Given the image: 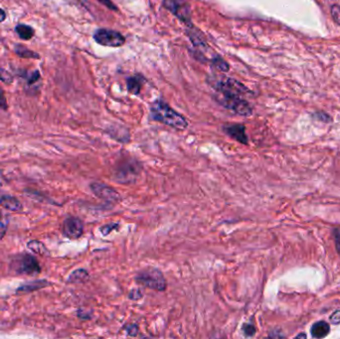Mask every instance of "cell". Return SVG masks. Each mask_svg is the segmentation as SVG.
<instances>
[{
  "mask_svg": "<svg viewBox=\"0 0 340 339\" xmlns=\"http://www.w3.org/2000/svg\"><path fill=\"white\" fill-rule=\"evenodd\" d=\"M313 118H315L316 120L320 121V122H323V123H331L332 122V119L329 115H327L326 113H323V112H316L312 115Z\"/></svg>",
  "mask_w": 340,
  "mask_h": 339,
  "instance_id": "cell-26",
  "label": "cell"
},
{
  "mask_svg": "<svg viewBox=\"0 0 340 339\" xmlns=\"http://www.w3.org/2000/svg\"><path fill=\"white\" fill-rule=\"evenodd\" d=\"M333 238H334V242H335V247L336 250L338 251L340 255V230L339 229H334L333 230Z\"/></svg>",
  "mask_w": 340,
  "mask_h": 339,
  "instance_id": "cell-29",
  "label": "cell"
},
{
  "mask_svg": "<svg viewBox=\"0 0 340 339\" xmlns=\"http://www.w3.org/2000/svg\"><path fill=\"white\" fill-rule=\"evenodd\" d=\"M330 13L333 21L340 26V6L337 4H333L330 7Z\"/></svg>",
  "mask_w": 340,
  "mask_h": 339,
  "instance_id": "cell-25",
  "label": "cell"
},
{
  "mask_svg": "<svg viewBox=\"0 0 340 339\" xmlns=\"http://www.w3.org/2000/svg\"><path fill=\"white\" fill-rule=\"evenodd\" d=\"M5 18H6V14H5V12L0 8V22H3V21L5 20Z\"/></svg>",
  "mask_w": 340,
  "mask_h": 339,
  "instance_id": "cell-35",
  "label": "cell"
},
{
  "mask_svg": "<svg viewBox=\"0 0 340 339\" xmlns=\"http://www.w3.org/2000/svg\"><path fill=\"white\" fill-rule=\"evenodd\" d=\"M62 233L65 237L71 240L79 239L84 233L83 221L78 217H74V216L67 217L63 222Z\"/></svg>",
  "mask_w": 340,
  "mask_h": 339,
  "instance_id": "cell-10",
  "label": "cell"
},
{
  "mask_svg": "<svg viewBox=\"0 0 340 339\" xmlns=\"http://www.w3.org/2000/svg\"><path fill=\"white\" fill-rule=\"evenodd\" d=\"M49 285V283L47 281H35L32 283H28L26 285L21 286L20 288H18L17 290V294H28V293H32L36 290L39 289H43L45 287H47Z\"/></svg>",
  "mask_w": 340,
  "mask_h": 339,
  "instance_id": "cell-15",
  "label": "cell"
},
{
  "mask_svg": "<svg viewBox=\"0 0 340 339\" xmlns=\"http://www.w3.org/2000/svg\"><path fill=\"white\" fill-rule=\"evenodd\" d=\"M144 82H145L144 78L142 76H140V75H135L133 77L128 78V81H127L128 92L130 94L134 95V96L138 95L140 93V91H141V88H142V86L144 84Z\"/></svg>",
  "mask_w": 340,
  "mask_h": 339,
  "instance_id": "cell-14",
  "label": "cell"
},
{
  "mask_svg": "<svg viewBox=\"0 0 340 339\" xmlns=\"http://www.w3.org/2000/svg\"><path fill=\"white\" fill-rule=\"evenodd\" d=\"M301 337H302V338H306V334H304V333L301 334V333H300V334H298V336H297V338H301Z\"/></svg>",
  "mask_w": 340,
  "mask_h": 339,
  "instance_id": "cell-37",
  "label": "cell"
},
{
  "mask_svg": "<svg viewBox=\"0 0 340 339\" xmlns=\"http://www.w3.org/2000/svg\"><path fill=\"white\" fill-rule=\"evenodd\" d=\"M0 109H2L3 111L7 110V103H6V99L4 97V93L3 91L0 89Z\"/></svg>",
  "mask_w": 340,
  "mask_h": 339,
  "instance_id": "cell-32",
  "label": "cell"
},
{
  "mask_svg": "<svg viewBox=\"0 0 340 339\" xmlns=\"http://www.w3.org/2000/svg\"><path fill=\"white\" fill-rule=\"evenodd\" d=\"M15 52L18 56H20L22 58H33V59H39L40 58L39 54H37L33 51H30L29 49H27L26 47H24L22 45H16Z\"/></svg>",
  "mask_w": 340,
  "mask_h": 339,
  "instance_id": "cell-18",
  "label": "cell"
},
{
  "mask_svg": "<svg viewBox=\"0 0 340 339\" xmlns=\"http://www.w3.org/2000/svg\"><path fill=\"white\" fill-rule=\"evenodd\" d=\"M27 248H28L30 251H32V252H34V253H36V254L42 255V256L48 255V250H47V248L44 246V244L41 243V242H39V241H36V240L28 242Z\"/></svg>",
  "mask_w": 340,
  "mask_h": 339,
  "instance_id": "cell-19",
  "label": "cell"
},
{
  "mask_svg": "<svg viewBox=\"0 0 340 339\" xmlns=\"http://www.w3.org/2000/svg\"><path fill=\"white\" fill-rule=\"evenodd\" d=\"M223 131L233 138L234 140L242 143V144H249V138L246 133V127L242 124H230L223 126Z\"/></svg>",
  "mask_w": 340,
  "mask_h": 339,
  "instance_id": "cell-11",
  "label": "cell"
},
{
  "mask_svg": "<svg viewBox=\"0 0 340 339\" xmlns=\"http://www.w3.org/2000/svg\"><path fill=\"white\" fill-rule=\"evenodd\" d=\"M330 332V326L326 321L320 320L312 324L310 333L314 338H324Z\"/></svg>",
  "mask_w": 340,
  "mask_h": 339,
  "instance_id": "cell-13",
  "label": "cell"
},
{
  "mask_svg": "<svg viewBox=\"0 0 340 339\" xmlns=\"http://www.w3.org/2000/svg\"><path fill=\"white\" fill-rule=\"evenodd\" d=\"M142 171V164L130 155H122L115 163L113 170L114 179L121 184L134 183Z\"/></svg>",
  "mask_w": 340,
  "mask_h": 339,
  "instance_id": "cell-2",
  "label": "cell"
},
{
  "mask_svg": "<svg viewBox=\"0 0 340 339\" xmlns=\"http://www.w3.org/2000/svg\"><path fill=\"white\" fill-rule=\"evenodd\" d=\"M119 228H120V223H118V222H116V223L115 222H111V223L103 225L100 228V232L102 233L103 236H109L113 231L119 230Z\"/></svg>",
  "mask_w": 340,
  "mask_h": 339,
  "instance_id": "cell-22",
  "label": "cell"
},
{
  "mask_svg": "<svg viewBox=\"0 0 340 339\" xmlns=\"http://www.w3.org/2000/svg\"><path fill=\"white\" fill-rule=\"evenodd\" d=\"M162 5L170 11L181 22L189 27L191 24V8L190 5L183 0H162Z\"/></svg>",
  "mask_w": 340,
  "mask_h": 339,
  "instance_id": "cell-7",
  "label": "cell"
},
{
  "mask_svg": "<svg viewBox=\"0 0 340 339\" xmlns=\"http://www.w3.org/2000/svg\"><path fill=\"white\" fill-rule=\"evenodd\" d=\"M211 62H212L213 66L215 68H217L218 71H220V72L227 73L230 70L229 64L224 59H222L220 56H216L215 58H213Z\"/></svg>",
  "mask_w": 340,
  "mask_h": 339,
  "instance_id": "cell-20",
  "label": "cell"
},
{
  "mask_svg": "<svg viewBox=\"0 0 340 339\" xmlns=\"http://www.w3.org/2000/svg\"><path fill=\"white\" fill-rule=\"evenodd\" d=\"M270 337H274V338H277V337H285V335L283 333H277V331H272L270 334H269Z\"/></svg>",
  "mask_w": 340,
  "mask_h": 339,
  "instance_id": "cell-34",
  "label": "cell"
},
{
  "mask_svg": "<svg viewBox=\"0 0 340 339\" xmlns=\"http://www.w3.org/2000/svg\"><path fill=\"white\" fill-rule=\"evenodd\" d=\"M242 332L246 337H253L257 332V328L254 324L246 322L242 325Z\"/></svg>",
  "mask_w": 340,
  "mask_h": 339,
  "instance_id": "cell-23",
  "label": "cell"
},
{
  "mask_svg": "<svg viewBox=\"0 0 340 339\" xmlns=\"http://www.w3.org/2000/svg\"><path fill=\"white\" fill-rule=\"evenodd\" d=\"M15 31L19 35V37L23 40H30L34 36V29L25 24H19L16 26Z\"/></svg>",
  "mask_w": 340,
  "mask_h": 339,
  "instance_id": "cell-17",
  "label": "cell"
},
{
  "mask_svg": "<svg viewBox=\"0 0 340 339\" xmlns=\"http://www.w3.org/2000/svg\"><path fill=\"white\" fill-rule=\"evenodd\" d=\"M143 297V293L140 289H132L128 294V298L130 300H138Z\"/></svg>",
  "mask_w": 340,
  "mask_h": 339,
  "instance_id": "cell-27",
  "label": "cell"
},
{
  "mask_svg": "<svg viewBox=\"0 0 340 339\" xmlns=\"http://www.w3.org/2000/svg\"><path fill=\"white\" fill-rule=\"evenodd\" d=\"M92 192L107 204L116 205L122 201L121 194L112 186L102 182H92L90 185Z\"/></svg>",
  "mask_w": 340,
  "mask_h": 339,
  "instance_id": "cell-8",
  "label": "cell"
},
{
  "mask_svg": "<svg viewBox=\"0 0 340 339\" xmlns=\"http://www.w3.org/2000/svg\"><path fill=\"white\" fill-rule=\"evenodd\" d=\"M135 282L146 289L156 292H164L167 288L163 273L159 269L152 267L139 271L135 276Z\"/></svg>",
  "mask_w": 340,
  "mask_h": 339,
  "instance_id": "cell-4",
  "label": "cell"
},
{
  "mask_svg": "<svg viewBox=\"0 0 340 339\" xmlns=\"http://www.w3.org/2000/svg\"><path fill=\"white\" fill-rule=\"evenodd\" d=\"M0 80L5 84H10L12 82V76L7 71L0 68Z\"/></svg>",
  "mask_w": 340,
  "mask_h": 339,
  "instance_id": "cell-28",
  "label": "cell"
},
{
  "mask_svg": "<svg viewBox=\"0 0 340 339\" xmlns=\"http://www.w3.org/2000/svg\"><path fill=\"white\" fill-rule=\"evenodd\" d=\"M9 225V216L0 210V241L4 238Z\"/></svg>",
  "mask_w": 340,
  "mask_h": 339,
  "instance_id": "cell-21",
  "label": "cell"
},
{
  "mask_svg": "<svg viewBox=\"0 0 340 339\" xmlns=\"http://www.w3.org/2000/svg\"><path fill=\"white\" fill-rule=\"evenodd\" d=\"M89 280V273L85 269H78L75 270L69 276L67 282L69 284H83Z\"/></svg>",
  "mask_w": 340,
  "mask_h": 339,
  "instance_id": "cell-16",
  "label": "cell"
},
{
  "mask_svg": "<svg viewBox=\"0 0 340 339\" xmlns=\"http://www.w3.org/2000/svg\"><path fill=\"white\" fill-rule=\"evenodd\" d=\"M11 269L16 275L37 276L41 273V267L35 257L29 254L17 256L11 264Z\"/></svg>",
  "mask_w": 340,
  "mask_h": 339,
  "instance_id": "cell-6",
  "label": "cell"
},
{
  "mask_svg": "<svg viewBox=\"0 0 340 339\" xmlns=\"http://www.w3.org/2000/svg\"><path fill=\"white\" fill-rule=\"evenodd\" d=\"M330 321L333 324H339L340 323V310L334 311L330 316Z\"/></svg>",
  "mask_w": 340,
  "mask_h": 339,
  "instance_id": "cell-31",
  "label": "cell"
},
{
  "mask_svg": "<svg viewBox=\"0 0 340 339\" xmlns=\"http://www.w3.org/2000/svg\"><path fill=\"white\" fill-rule=\"evenodd\" d=\"M96 42L102 46L118 48L126 43V38L118 31L110 29H98L94 34Z\"/></svg>",
  "mask_w": 340,
  "mask_h": 339,
  "instance_id": "cell-9",
  "label": "cell"
},
{
  "mask_svg": "<svg viewBox=\"0 0 340 339\" xmlns=\"http://www.w3.org/2000/svg\"><path fill=\"white\" fill-rule=\"evenodd\" d=\"M4 183H5V178H4L3 174H2V172L0 171V187H2Z\"/></svg>",
  "mask_w": 340,
  "mask_h": 339,
  "instance_id": "cell-36",
  "label": "cell"
},
{
  "mask_svg": "<svg viewBox=\"0 0 340 339\" xmlns=\"http://www.w3.org/2000/svg\"><path fill=\"white\" fill-rule=\"evenodd\" d=\"M97 1H99L100 3H102L103 5H105L106 7H108V8L111 9V10L118 11V7H117L111 0H97Z\"/></svg>",
  "mask_w": 340,
  "mask_h": 339,
  "instance_id": "cell-30",
  "label": "cell"
},
{
  "mask_svg": "<svg viewBox=\"0 0 340 339\" xmlns=\"http://www.w3.org/2000/svg\"><path fill=\"white\" fill-rule=\"evenodd\" d=\"M0 206L14 212H20L23 210V206L20 201L11 195H0Z\"/></svg>",
  "mask_w": 340,
  "mask_h": 339,
  "instance_id": "cell-12",
  "label": "cell"
},
{
  "mask_svg": "<svg viewBox=\"0 0 340 339\" xmlns=\"http://www.w3.org/2000/svg\"><path fill=\"white\" fill-rule=\"evenodd\" d=\"M214 99L219 105L238 116L247 118L253 114V109L250 104L240 96L217 92Z\"/></svg>",
  "mask_w": 340,
  "mask_h": 339,
  "instance_id": "cell-3",
  "label": "cell"
},
{
  "mask_svg": "<svg viewBox=\"0 0 340 339\" xmlns=\"http://www.w3.org/2000/svg\"><path fill=\"white\" fill-rule=\"evenodd\" d=\"M39 79H40V73H39L38 71H35V72L32 74V76L30 77L28 83H29V84H33V83L37 82Z\"/></svg>",
  "mask_w": 340,
  "mask_h": 339,
  "instance_id": "cell-33",
  "label": "cell"
},
{
  "mask_svg": "<svg viewBox=\"0 0 340 339\" xmlns=\"http://www.w3.org/2000/svg\"><path fill=\"white\" fill-rule=\"evenodd\" d=\"M123 329L127 332L129 336H136L138 333V325L135 323H128L123 327Z\"/></svg>",
  "mask_w": 340,
  "mask_h": 339,
  "instance_id": "cell-24",
  "label": "cell"
},
{
  "mask_svg": "<svg viewBox=\"0 0 340 339\" xmlns=\"http://www.w3.org/2000/svg\"><path fill=\"white\" fill-rule=\"evenodd\" d=\"M208 84L215 89L216 92L231 94L236 96L251 95L252 92L241 82L226 76H213L207 79Z\"/></svg>",
  "mask_w": 340,
  "mask_h": 339,
  "instance_id": "cell-5",
  "label": "cell"
},
{
  "mask_svg": "<svg viewBox=\"0 0 340 339\" xmlns=\"http://www.w3.org/2000/svg\"><path fill=\"white\" fill-rule=\"evenodd\" d=\"M150 118L154 122L178 130H184L188 127V121L178 112L173 110L163 100H156L150 107Z\"/></svg>",
  "mask_w": 340,
  "mask_h": 339,
  "instance_id": "cell-1",
  "label": "cell"
}]
</instances>
